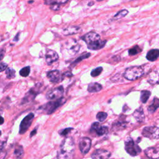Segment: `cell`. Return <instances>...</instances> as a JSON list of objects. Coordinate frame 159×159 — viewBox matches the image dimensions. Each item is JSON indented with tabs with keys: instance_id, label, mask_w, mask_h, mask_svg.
<instances>
[{
	"instance_id": "1",
	"label": "cell",
	"mask_w": 159,
	"mask_h": 159,
	"mask_svg": "<svg viewBox=\"0 0 159 159\" xmlns=\"http://www.w3.org/2000/svg\"><path fill=\"white\" fill-rule=\"evenodd\" d=\"M83 41L87 44L88 49L91 51H98L103 49L107 42L106 40H101L100 36L91 31L82 37Z\"/></svg>"
},
{
	"instance_id": "2",
	"label": "cell",
	"mask_w": 159,
	"mask_h": 159,
	"mask_svg": "<svg viewBox=\"0 0 159 159\" xmlns=\"http://www.w3.org/2000/svg\"><path fill=\"white\" fill-rule=\"evenodd\" d=\"M75 151V143L71 137L63 140L57 154L58 159H71Z\"/></svg>"
},
{
	"instance_id": "3",
	"label": "cell",
	"mask_w": 159,
	"mask_h": 159,
	"mask_svg": "<svg viewBox=\"0 0 159 159\" xmlns=\"http://www.w3.org/2000/svg\"><path fill=\"white\" fill-rule=\"evenodd\" d=\"M144 74V70L141 66H132L127 68L124 77L128 80L134 81L140 78Z\"/></svg>"
},
{
	"instance_id": "4",
	"label": "cell",
	"mask_w": 159,
	"mask_h": 159,
	"mask_svg": "<svg viewBox=\"0 0 159 159\" xmlns=\"http://www.w3.org/2000/svg\"><path fill=\"white\" fill-rule=\"evenodd\" d=\"M66 101L67 100L65 98L62 97L60 99L47 103L45 105L41 106V109H42L44 112L47 114H51L57 108L64 105Z\"/></svg>"
},
{
	"instance_id": "5",
	"label": "cell",
	"mask_w": 159,
	"mask_h": 159,
	"mask_svg": "<svg viewBox=\"0 0 159 159\" xmlns=\"http://www.w3.org/2000/svg\"><path fill=\"white\" fill-rule=\"evenodd\" d=\"M64 50L68 53L70 57H72L75 55L80 49V45L75 39H68L65 42L63 45Z\"/></svg>"
},
{
	"instance_id": "6",
	"label": "cell",
	"mask_w": 159,
	"mask_h": 159,
	"mask_svg": "<svg viewBox=\"0 0 159 159\" xmlns=\"http://www.w3.org/2000/svg\"><path fill=\"white\" fill-rule=\"evenodd\" d=\"M124 144H125V150L127 153L129 154L132 157L136 156L141 152V149L130 137L125 141Z\"/></svg>"
},
{
	"instance_id": "7",
	"label": "cell",
	"mask_w": 159,
	"mask_h": 159,
	"mask_svg": "<svg viewBox=\"0 0 159 159\" xmlns=\"http://www.w3.org/2000/svg\"><path fill=\"white\" fill-rule=\"evenodd\" d=\"M142 136L150 139H158L159 137L158 128L156 126H147L142 132Z\"/></svg>"
},
{
	"instance_id": "8",
	"label": "cell",
	"mask_w": 159,
	"mask_h": 159,
	"mask_svg": "<svg viewBox=\"0 0 159 159\" xmlns=\"http://www.w3.org/2000/svg\"><path fill=\"white\" fill-rule=\"evenodd\" d=\"M34 118V114L33 113H29L25 118L22 119L19 126V134H24L29 129L30 126L33 123Z\"/></svg>"
},
{
	"instance_id": "9",
	"label": "cell",
	"mask_w": 159,
	"mask_h": 159,
	"mask_svg": "<svg viewBox=\"0 0 159 159\" xmlns=\"http://www.w3.org/2000/svg\"><path fill=\"white\" fill-rule=\"evenodd\" d=\"M41 86L42 85L41 83H38L36 84L33 88H32L26 94L25 97L22 99V104H25L26 103H29L30 101L33 100L37 95L41 92L40 91V90H41Z\"/></svg>"
},
{
	"instance_id": "10",
	"label": "cell",
	"mask_w": 159,
	"mask_h": 159,
	"mask_svg": "<svg viewBox=\"0 0 159 159\" xmlns=\"http://www.w3.org/2000/svg\"><path fill=\"white\" fill-rule=\"evenodd\" d=\"M63 92H64L63 87L62 86H60L47 92L46 94V98L47 100H56L62 97Z\"/></svg>"
},
{
	"instance_id": "11",
	"label": "cell",
	"mask_w": 159,
	"mask_h": 159,
	"mask_svg": "<svg viewBox=\"0 0 159 159\" xmlns=\"http://www.w3.org/2000/svg\"><path fill=\"white\" fill-rule=\"evenodd\" d=\"M91 146V140L88 137H83L79 143V148L83 155L88 154Z\"/></svg>"
},
{
	"instance_id": "12",
	"label": "cell",
	"mask_w": 159,
	"mask_h": 159,
	"mask_svg": "<svg viewBox=\"0 0 159 159\" xmlns=\"http://www.w3.org/2000/svg\"><path fill=\"white\" fill-rule=\"evenodd\" d=\"M91 131L95 132L98 136H102L108 132V128L106 126H101L98 122H94L91 125Z\"/></svg>"
},
{
	"instance_id": "13",
	"label": "cell",
	"mask_w": 159,
	"mask_h": 159,
	"mask_svg": "<svg viewBox=\"0 0 159 159\" xmlns=\"http://www.w3.org/2000/svg\"><path fill=\"white\" fill-rule=\"evenodd\" d=\"M45 57L46 63L49 65H52L53 62L57 61L59 58V56L57 52L51 49H47Z\"/></svg>"
},
{
	"instance_id": "14",
	"label": "cell",
	"mask_w": 159,
	"mask_h": 159,
	"mask_svg": "<svg viewBox=\"0 0 159 159\" xmlns=\"http://www.w3.org/2000/svg\"><path fill=\"white\" fill-rule=\"evenodd\" d=\"M110 156V152L105 149H97L91 154L92 159H108Z\"/></svg>"
},
{
	"instance_id": "15",
	"label": "cell",
	"mask_w": 159,
	"mask_h": 159,
	"mask_svg": "<svg viewBox=\"0 0 159 159\" xmlns=\"http://www.w3.org/2000/svg\"><path fill=\"white\" fill-rule=\"evenodd\" d=\"M47 77L49 78V81L51 82L54 83H59L60 82H62L63 80L62 78V75L60 74V71L57 70L49 71V72L47 73Z\"/></svg>"
},
{
	"instance_id": "16",
	"label": "cell",
	"mask_w": 159,
	"mask_h": 159,
	"mask_svg": "<svg viewBox=\"0 0 159 159\" xmlns=\"http://www.w3.org/2000/svg\"><path fill=\"white\" fill-rule=\"evenodd\" d=\"M68 3L67 0L64 1H52V0H49L44 2L45 4L51 5V9L53 11H58L60 9V5L65 4Z\"/></svg>"
},
{
	"instance_id": "17",
	"label": "cell",
	"mask_w": 159,
	"mask_h": 159,
	"mask_svg": "<svg viewBox=\"0 0 159 159\" xmlns=\"http://www.w3.org/2000/svg\"><path fill=\"white\" fill-rule=\"evenodd\" d=\"M81 30L80 27L78 26H70L63 29V34L65 36H71L78 34Z\"/></svg>"
},
{
	"instance_id": "18",
	"label": "cell",
	"mask_w": 159,
	"mask_h": 159,
	"mask_svg": "<svg viewBox=\"0 0 159 159\" xmlns=\"http://www.w3.org/2000/svg\"><path fill=\"white\" fill-rule=\"evenodd\" d=\"M145 154L150 159H158L159 157L158 150L156 147H149L145 150Z\"/></svg>"
},
{
	"instance_id": "19",
	"label": "cell",
	"mask_w": 159,
	"mask_h": 159,
	"mask_svg": "<svg viewBox=\"0 0 159 159\" xmlns=\"http://www.w3.org/2000/svg\"><path fill=\"white\" fill-rule=\"evenodd\" d=\"M134 117L136 119V121L139 123H142L144 121L145 115L144 113V109L142 107L137 108L133 113Z\"/></svg>"
},
{
	"instance_id": "20",
	"label": "cell",
	"mask_w": 159,
	"mask_h": 159,
	"mask_svg": "<svg viewBox=\"0 0 159 159\" xmlns=\"http://www.w3.org/2000/svg\"><path fill=\"white\" fill-rule=\"evenodd\" d=\"M147 82L152 85L158 83V73L157 70L151 71L149 75Z\"/></svg>"
},
{
	"instance_id": "21",
	"label": "cell",
	"mask_w": 159,
	"mask_h": 159,
	"mask_svg": "<svg viewBox=\"0 0 159 159\" xmlns=\"http://www.w3.org/2000/svg\"><path fill=\"white\" fill-rule=\"evenodd\" d=\"M159 56V50L158 49H152L149 51L147 53L146 58L150 62L155 61Z\"/></svg>"
},
{
	"instance_id": "22",
	"label": "cell",
	"mask_w": 159,
	"mask_h": 159,
	"mask_svg": "<svg viewBox=\"0 0 159 159\" xmlns=\"http://www.w3.org/2000/svg\"><path fill=\"white\" fill-rule=\"evenodd\" d=\"M103 89V86L98 83H90L88 86V91L90 93H97Z\"/></svg>"
},
{
	"instance_id": "23",
	"label": "cell",
	"mask_w": 159,
	"mask_h": 159,
	"mask_svg": "<svg viewBox=\"0 0 159 159\" xmlns=\"http://www.w3.org/2000/svg\"><path fill=\"white\" fill-rule=\"evenodd\" d=\"M159 107V100L157 97H155L153 100V101L149 106L147 108L148 112L150 113V114H153L155 113L156 110Z\"/></svg>"
},
{
	"instance_id": "24",
	"label": "cell",
	"mask_w": 159,
	"mask_h": 159,
	"mask_svg": "<svg viewBox=\"0 0 159 159\" xmlns=\"http://www.w3.org/2000/svg\"><path fill=\"white\" fill-rule=\"evenodd\" d=\"M24 149L22 146H18L15 148L14 151V155L16 159H22L24 157Z\"/></svg>"
},
{
	"instance_id": "25",
	"label": "cell",
	"mask_w": 159,
	"mask_h": 159,
	"mask_svg": "<svg viewBox=\"0 0 159 159\" xmlns=\"http://www.w3.org/2000/svg\"><path fill=\"white\" fill-rule=\"evenodd\" d=\"M151 92L148 90H142L140 92V101L142 103H146L149 99Z\"/></svg>"
},
{
	"instance_id": "26",
	"label": "cell",
	"mask_w": 159,
	"mask_h": 159,
	"mask_svg": "<svg viewBox=\"0 0 159 159\" xmlns=\"http://www.w3.org/2000/svg\"><path fill=\"white\" fill-rule=\"evenodd\" d=\"M91 56V53H83L82 55H81L80 56L78 57L72 63H71V65H76L77 64H78V63L79 62H82L83 60L84 59H88V57H90Z\"/></svg>"
},
{
	"instance_id": "27",
	"label": "cell",
	"mask_w": 159,
	"mask_h": 159,
	"mask_svg": "<svg viewBox=\"0 0 159 159\" xmlns=\"http://www.w3.org/2000/svg\"><path fill=\"white\" fill-rule=\"evenodd\" d=\"M129 11L126 10H122L121 11H119L117 14H115V16H114V19L115 20H118L119 19H121L124 17H125L128 14Z\"/></svg>"
},
{
	"instance_id": "28",
	"label": "cell",
	"mask_w": 159,
	"mask_h": 159,
	"mask_svg": "<svg viewBox=\"0 0 159 159\" xmlns=\"http://www.w3.org/2000/svg\"><path fill=\"white\" fill-rule=\"evenodd\" d=\"M6 75L7 78L13 79L16 77V71L12 68H7L6 70Z\"/></svg>"
},
{
	"instance_id": "29",
	"label": "cell",
	"mask_w": 159,
	"mask_h": 159,
	"mask_svg": "<svg viewBox=\"0 0 159 159\" xmlns=\"http://www.w3.org/2000/svg\"><path fill=\"white\" fill-rule=\"evenodd\" d=\"M142 52V49L140 48L139 46L136 45L133 47L132 48L130 49L128 51L129 55H131V56H132V55H136V54H138L139 53Z\"/></svg>"
},
{
	"instance_id": "30",
	"label": "cell",
	"mask_w": 159,
	"mask_h": 159,
	"mask_svg": "<svg viewBox=\"0 0 159 159\" xmlns=\"http://www.w3.org/2000/svg\"><path fill=\"white\" fill-rule=\"evenodd\" d=\"M30 72V67L29 66L22 68L19 71V74L22 77H27L29 76Z\"/></svg>"
},
{
	"instance_id": "31",
	"label": "cell",
	"mask_w": 159,
	"mask_h": 159,
	"mask_svg": "<svg viewBox=\"0 0 159 159\" xmlns=\"http://www.w3.org/2000/svg\"><path fill=\"white\" fill-rule=\"evenodd\" d=\"M107 117H108V114L105 112H99L97 114V119L100 122L105 121Z\"/></svg>"
},
{
	"instance_id": "32",
	"label": "cell",
	"mask_w": 159,
	"mask_h": 159,
	"mask_svg": "<svg viewBox=\"0 0 159 159\" xmlns=\"http://www.w3.org/2000/svg\"><path fill=\"white\" fill-rule=\"evenodd\" d=\"M103 71V67H97L95 69H93L91 72V76L93 77H98L99 76L101 72Z\"/></svg>"
},
{
	"instance_id": "33",
	"label": "cell",
	"mask_w": 159,
	"mask_h": 159,
	"mask_svg": "<svg viewBox=\"0 0 159 159\" xmlns=\"http://www.w3.org/2000/svg\"><path fill=\"white\" fill-rule=\"evenodd\" d=\"M73 129H74L73 128H66V129H63L60 131L59 132V134L60 135V136H67V135Z\"/></svg>"
},
{
	"instance_id": "34",
	"label": "cell",
	"mask_w": 159,
	"mask_h": 159,
	"mask_svg": "<svg viewBox=\"0 0 159 159\" xmlns=\"http://www.w3.org/2000/svg\"><path fill=\"white\" fill-rule=\"evenodd\" d=\"M126 127V124L124 123H121V122H118L117 123H115L113 124V128H115L117 129V130H120L121 129L125 128Z\"/></svg>"
},
{
	"instance_id": "35",
	"label": "cell",
	"mask_w": 159,
	"mask_h": 159,
	"mask_svg": "<svg viewBox=\"0 0 159 159\" xmlns=\"http://www.w3.org/2000/svg\"><path fill=\"white\" fill-rule=\"evenodd\" d=\"M74 76L73 74L71 73V71H66V72H65L64 74H63L62 75V80L64 79V78L65 77H68V78H70V77H72Z\"/></svg>"
},
{
	"instance_id": "36",
	"label": "cell",
	"mask_w": 159,
	"mask_h": 159,
	"mask_svg": "<svg viewBox=\"0 0 159 159\" xmlns=\"http://www.w3.org/2000/svg\"><path fill=\"white\" fill-rule=\"evenodd\" d=\"M7 67V64L6 63H0V73L2 72L4 70H6Z\"/></svg>"
},
{
	"instance_id": "37",
	"label": "cell",
	"mask_w": 159,
	"mask_h": 159,
	"mask_svg": "<svg viewBox=\"0 0 159 159\" xmlns=\"http://www.w3.org/2000/svg\"><path fill=\"white\" fill-rule=\"evenodd\" d=\"M5 50L4 49H0V62H1L4 57Z\"/></svg>"
},
{
	"instance_id": "38",
	"label": "cell",
	"mask_w": 159,
	"mask_h": 159,
	"mask_svg": "<svg viewBox=\"0 0 159 159\" xmlns=\"http://www.w3.org/2000/svg\"><path fill=\"white\" fill-rule=\"evenodd\" d=\"M6 145V142L0 141V153L3 152V150Z\"/></svg>"
},
{
	"instance_id": "39",
	"label": "cell",
	"mask_w": 159,
	"mask_h": 159,
	"mask_svg": "<svg viewBox=\"0 0 159 159\" xmlns=\"http://www.w3.org/2000/svg\"><path fill=\"white\" fill-rule=\"evenodd\" d=\"M36 133H37V129H34L33 131H32V132H30V137H33V136H35V135L36 134Z\"/></svg>"
},
{
	"instance_id": "40",
	"label": "cell",
	"mask_w": 159,
	"mask_h": 159,
	"mask_svg": "<svg viewBox=\"0 0 159 159\" xmlns=\"http://www.w3.org/2000/svg\"><path fill=\"white\" fill-rule=\"evenodd\" d=\"M19 33H18V34H16V36L14 38L13 41H14V42H17V41H19Z\"/></svg>"
},
{
	"instance_id": "41",
	"label": "cell",
	"mask_w": 159,
	"mask_h": 159,
	"mask_svg": "<svg viewBox=\"0 0 159 159\" xmlns=\"http://www.w3.org/2000/svg\"><path fill=\"white\" fill-rule=\"evenodd\" d=\"M4 118L2 116H0V125H2L4 123Z\"/></svg>"
},
{
	"instance_id": "42",
	"label": "cell",
	"mask_w": 159,
	"mask_h": 159,
	"mask_svg": "<svg viewBox=\"0 0 159 159\" xmlns=\"http://www.w3.org/2000/svg\"><path fill=\"white\" fill-rule=\"evenodd\" d=\"M93 4H94V2H90V3H89L88 4V5L89 6H93Z\"/></svg>"
},
{
	"instance_id": "43",
	"label": "cell",
	"mask_w": 159,
	"mask_h": 159,
	"mask_svg": "<svg viewBox=\"0 0 159 159\" xmlns=\"http://www.w3.org/2000/svg\"><path fill=\"white\" fill-rule=\"evenodd\" d=\"M28 3H34V1H29Z\"/></svg>"
},
{
	"instance_id": "44",
	"label": "cell",
	"mask_w": 159,
	"mask_h": 159,
	"mask_svg": "<svg viewBox=\"0 0 159 159\" xmlns=\"http://www.w3.org/2000/svg\"><path fill=\"white\" fill-rule=\"evenodd\" d=\"M1 136V131H0V136Z\"/></svg>"
},
{
	"instance_id": "45",
	"label": "cell",
	"mask_w": 159,
	"mask_h": 159,
	"mask_svg": "<svg viewBox=\"0 0 159 159\" xmlns=\"http://www.w3.org/2000/svg\"><path fill=\"white\" fill-rule=\"evenodd\" d=\"M0 159H2V158H1V157H0Z\"/></svg>"
}]
</instances>
